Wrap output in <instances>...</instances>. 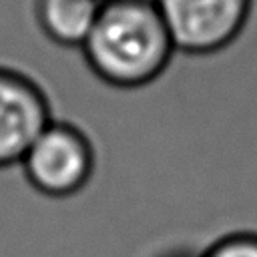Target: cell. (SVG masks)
<instances>
[{"instance_id":"cell-4","label":"cell","mask_w":257,"mask_h":257,"mask_svg":"<svg viewBox=\"0 0 257 257\" xmlns=\"http://www.w3.org/2000/svg\"><path fill=\"white\" fill-rule=\"evenodd\" d=\"M50 120L52 108L44 88L26 72L0 66V169L20 165Z\"/></svg>"},{"instance_id":"cell-3","label":"cell","mask_w":257,"mask_h":257,"mask_svg":"<svg viewBox=\"0 0 257 257\" xmlns=\"http://www.w3.org/2000/svg\"><path fill=\"white\" fill-rule=\"evenodd\" d=\"M177 52L211 56L247 28L255 0H155Z\"/></svg>"},{"instance_id":"cell-7","label":"cell","mask_w":257,"mask_h":257,"mask_svg":"<svg viewBox=\"0 0 257 257\" xmlns=\"http://www.w3.org/2000/svg\"><path fill=\"white\" fill-rule=\"evenodd\" d=\"M100 2H104V0H100Z\"/></svg>"},{"instance_id":"cell-1","label":"cell","mask_w":257,"mask_h":257,"mask_svg":"<svg viewBox=\"0 0 257 257\" xmlns=\"http://www.w3.org/2000/svg\"><path fill=\"white\" fill-rule=\"evenodd\" d=\"M80 52L98 80L122 90L155 82L177 54L155 0H104Z\"/></svg>"},{"instance_id":"cell-5","label":"cell","mask_w":257,"mask_h":257,"mask_svg":"<svg viewBox=\"0 0 257 257\" xmlns=\"http://www.w3.org/2000/svg\"><path fill=\"white\" fill-rule=\"evenodd\" d=\"M100 4V0H32V18L52 44L80 50Z\"/></svg>"},{"instance_id":"cell-6","label":"cell","mask_w":257,"mask_h":257,"mask_svg":"<svg viewBox=\"0 0 257 257\" xmlns=\"http://www.w3.org/2000/svg\"><path fill=\"white\" fill-rule=\"evenodd\" d=\"M197 257H257V231H231L215 239Z\"/></svg>"},{"instance_id":"cell-2","label":"cell","mask_w":257,"mask_h":257,"mask_svg":"<svg viewBox=\"0 0 257 257\" xmlns=\"http://www.w3.org/2000/svg\"><path fill=\"white\" fill-rule=\"evenodd\" d=\"M96 155L88 135L72 122L50 120L20 161L34 191L52 199L80 193L92 179Z\"/></svg>"}]
</instances>
